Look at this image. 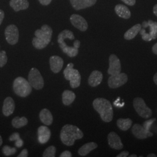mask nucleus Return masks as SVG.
Segmentation results:
<instances>
[{
    "label": "nucleus",
    "instance_id": "1",
    "mask_svg": "<svg viewBox=\"0 0 157 157\" xmlns=\"http://www.w3.org/2000/svg\"><path fill=\"white\" fill-rule=\"evenodd\" d=\"M35 37L32 40V44L34 48L41 50L45 48L50 43L52 29L47 25H44L40 29H37L34 32Z\"/></svg>",
    "mask_w": 157,
    "mask_h": 157
},
{
    "label": "nucleus",
    "instance_id": "46",
    "mask_svg": "<svg viewBox=\"0 0 157 157\" xmlns=\"http://www.w3.org/2000/svg\"><path fill=\"white\" fill-rule=\"evenodd\" d=\"M2 137L0 135V146H2Z\"/></svg>",
    "mask_w": 157,
    "mask_h": 157
},
{
    "label": "nucleus",
    "instance_id": "28",
    "mask_svg": "<svg viewBox=\"0 0 157 157\" xmlns=\"http://www.w3.org/2000/svg\"><path fill=\"white\" fill-rule=\"evenodd\" d=\"M148 27L149 28V33L152 40L156 39L157 38V22H154L151 20L147 21Z\"/></svg>",
    "mask_w": 157,
    "mask_h": 157
},
{
    "label": "nucleus",
    "instance_id": "2",
    "mask_svg": "<svg viewBox=\"0 0 157 157\" xmlns=\"http://www.w3.org/2000/svg\"><path fill=\"white\" fill-rule=\"evenodd\" d=\"M83 137L82 131L78 127L72 124L65 125L60 133L62 143L67 146H73L75 141L82 139Z\"/></svg>",
    "mask_w": 157,
    "mask_h": 157
},
{
    "label": "nucleus",
    "instance_id": "17",
    "mask_svg": "<svg viewBox=\"0 0 157 157\" xmlns=\"http://www.w3.org/2000/svg\"><path fill=\"white\" fill-rule=\"evenodd\" d=\"M15 104L11 97H6L4 101L2 107V113L6 117H9L12 115L15 110Z\"/></svg>",
    "mask_w": 157,
    "mask_h": 157
},
{
    "label": "nucleus",
    "instance_id": "36",
    "mask_svg": "<svg viewBox=\"0 0 157 157\" xmlns=\"http://www.w3.org/2000/svg\"><path fill=\"white\" fill-rule=\"evenodd\" d=\"M72 156V153L69 151H65L61 153L60 155L61 157H71Z\"/></svg>",
    "mask_w": 157,
    "mask_h": 157
},
{
    "label": "nucleus",
    "instance_id": "31",
    "mask_svg": "<svg viewBox=\"0 0 157 157\" xmlns=\"http://www.w3.org/2000/svg\"><path fill=\"white\" fill-rule=\"evenodd\" d=\"M8 61V58L5 51H0V67H3Z\"/></svg>",
    "mask_w": 157,
    "mask_h": 157
},
{
    "label": "nucleus",
    "instance_id": "3",
    "mask_svg": "<svg viewBox=\"0 0 157 157\" xmlns=\"http://www.w3.org/2000/svg\"><path fill=\"white\" fill-rule=\"evenodd\" d=\"M93 105L104 122H109L112 121L113 111L112 105L108 100L103 98H96L93 102Z\"/></svg>",
    "mask_w": 157,
    "mask_h": 157
},
{
    "label": "nucleus",
    "instance_id": "33",
    "mask_svg": "<svg viewBox=\"0 0 157 157\" xmlns=\"http://www.w3.org/2000/svg\"><path fill=\"white\" fill-rule=\"evenodd\" d=\"M20 139V135L18 133H14L10 137V141H17Z\"/></svg>",
    "mask_w": 157,
    "mask_h": 157
},
{
    "label": "nucleus",
    "instance_id": "18",
    "mask_svg": "<svg viewBox=\"0 0 157 157\" xmlns=\"http://www.w3.org/2000/svg\"><path fill=\"white\" fill-rule=\"evenodd\" d=\"M38 140L40 144H45L50 139V130L48 127L41 126L38 129Z\"/></svg>",
    "mask_w": 157,
    "mask_h": 157
},
{
    "label": "nucleus",
    "instance_id": "26",
    "mask_svg": "<svg viewBox=\"0 0 157 157\" xmlns=\"http://www.w3.org/2000/svg\"><path fill=\"white\" fill-rule=\"evenodd\" d=\"M132 121L129 118H120L117 121V125L118 128L121 130L123 131H126L130 129L132 124Z\"/></svg>",
    "mask_w": 157,
    "mask_h": 157
},
{
    "label": "nucleus",
    "instance_id": "41",
    "mask_svg": "<svg viewBox=\"0 0 157 157\" xmlns=\"http://www.w3.org/2000/svg\"><path fill=\"white\" fill-rule=\"evenodd\" d=\"M4 17H5L4 12L2 10H0V25H1V23L3 21Z\"/></svg>",
    "mask_w": 157,
    "mask_h": 157
},
{
    "label": "nucleus",
    "instance_id": "5",
    "mask_svg": "<svg viewBox=\"0 0 157 157\" xmlns=\"http://www.w3.org/2000/svg\"><path fill=\"white\" fill-rule=\"evenodd\" d=\"M73 63H69L63 71V75L67 80H69L71 87L75 89L79 87L81 82V76L77 69L73 68Z\"/></svg>",
    "mask_w": 157,
    "mask_h": 157
},
{
    "label": "nucleus",
    "instance_id": "43",
    "mask_svg": "<svg viewBox=\"0 0 157 157\" xmlns=\"http://www.w3.org/2000/svg\"><path fill=\"white\" fill-rule=\"evenodd\" d=\"M153 12L155 14V15L157 17V4H156L155 6H154V8H153Z\"/></svg>",
    "mask_w": 157,
    "mask_h": 157
},
{
    "label": "nucleus",
    "instance_id": "47",
    "mask_svg": "<svg viewBox=\"0 0 157 157\" xmlns=\"http://www.w3.org/2000/svg\"><path fill=\"white\" fill-rule=\"evenodd\" d=\"M130 157H137V155H136V154H132V155H130L129 156Z\"/></svg>",
    "mask_w": 157,
    "mask_h": 157
},
{
    "label": "nucleus",
    "instance_id": "8",
    "mask_svg": "<svg viewBox=\"0 0 157 157\" xmlns=\"http://www.w3.org/2000/svg\"><path fill=\"white\" fill-rule=\"evenodd\" d=\"M58 43L62 50V51L65 53L69 57H75L78 53V48L80 45V41L79 40H75L73 43V47H70L65 43V40L58 39Z\"/></svg>",
    "mask_w": 157,
    "mask_h": 157
},
{
    "label": "nucleus",
    "instance_id": "34",
    "mask_svg": "<svg viewBox=\"0 0 157 157\" xmlns=\"http://www.w3.org/2000/svg\"><path fill=\"white\" fill-rule=\"evenodd\" d=\"M119 101H120V98L119 97L116 101H114V102H113L114 105H115V107H118V108H121V107H124V102L120 103Z\"/></svg>",
    "mask_w": 157,
    "mask_h": 157
},
{
    "label": "nucleus",
    "instance_id": "15",
    "mask_svg": "<svg viewBox=\"0 0 157 157\" xmlns=\"http://www.w3.org/2000/svg\"><path fill=\"white\" fill-rule=\"evenodd\" d=\"M70 2L75 10H80L94 6L97 0H70Z\"/></svg>",
    "mask_w": 157,
    "mask_h": 157
},
{
    "label": "nucleus",
    "instance_id": "40",
    "mask_svg": "<svg viewBox=\"0 0 157 157\" xmlns=\"http://www.w3.org/2000/svg\"><path fill=\"white\" fill-rule=\"evenodd\" d=\"M129 155V152L122 151L121 153H120L119 155H118L117 157H126Z\"/></svg>",
    "mask_w": 157,
    "mask_h": 157
},
{
    "label": "nucleus",
    "instance_id": "20",
    "mask_svg": "<svg viewBox=\"0 0 157 157\" xmlns=\"http://www.w3.org/2000/svg\"><path fill=\"white\" fill-rule=\"evenodd\" d=\"M10 5L16 12L28 9L29 2L28 0H11Z\"/></svg>",
    "mask_w": 157,
    "mask_h": 157
},
{
    "label": "nucleus",
    "instance_id": "30",
    "mask_svg": "<svg viewBox=\"0 0 157 157\" xmlns=\"http://www.w3.org/2000/svg\"><path fill=\"white\" fill-rule=\"evenodd\" d=\"M2 151L6 156H10L16 153L17 149L15 148H11L9 146H6L3 147Z\"/></svg>",
    "mask_w": 157,
    "mask_h": 157
},
{
    "label": "nucleus",
    "instance_id": "38",
    "mask_svg": "<svg viewBox=\"0 0 157 157\" xmlns=\"http://www.w3.org/2000/svg\"><path fill=\"white\" fill-rule=\"evenodd\" d=\"M23 145V141L20 138L17 140L15 141V146L17 148H21Z\"/></svg>",
    "mask_w": 157,
    "mask_h": 157
},
{
    "label": "nucleus",
    "instance_id": "27",
    "mask_svg": "<svg viewBox=\"0 0 157 157\" xmlns=\"http://www.w3.org/2000/svg\"><path fill=\"white\" fill-rule=\"evenodd\" d=\"M28 123V119L23 117H17L13 118L12 121V124L15 128H21L23 126H26Z\"/></svg>",
    "mask_w": 157,
    "mask_h": 157
},
{
    "label": "nucleus",
    "instance_id": "37",
    "mask_svg": "<svg viewBox=\"0 0 157 157\" xmlns=\"http://www.w3.org/2000/svg\"><path fill=\"white\" fill-rule=\"evenodd\" d=\"M28 156V151L27 149L23 150L22 152L19 154V155L17 156L18 157H27Z\"/></svg>",
    "mask_w": 157,
    "mask_h": 157
},
{
    "label": "nucleus",
    "instance_id": "9",
    "mask_svg": "<svg viewBox=\"0 0 157 157\" xmlns=\"http://www.w3.org/2000/svg\"><path fill=\"white\" fill-rule=\"evenodd\" d=\"M128 80L126 74L120 73L115 75H111L108 78V84L110 88L117 89L125 84Z\"/></svg>",
    "mask_w": 157,
    "mask_h": 157
},
{
    "label": "nucleus",
    "instance_id": "7",
    "mask_svg": "<svg viewBox=\"0 0 157 157\" xmlns=\"http://www.w3.org/2000/svg\"><path fill=\"white\" fill-rule=\"evenodd\" d=\"M133 107L135 111L141 118H150L152 115L151 109L146 105L144 100L141 98H136L133 101Z\"/></svg>",
    "mask_w": 157,
    "mask_h": 157
},
{
    "label": "nucleus",
    "instance_id": "45",
    "mask_svg": "<svg viewBox=\"0 0 157 157\" xmlns=\"http://www.w3.org/2000/svg\"><path fill=\"white\" fill-rule=\"evenodd\" d=\"M148 157H157V155L155 154H150L147 155Z\"/></svg>",
    "mask_w": 157,
    "mask_h": 157
},
{
    "label": "nucleus",
    "instance_id": "19",
    "mask_svg": "<svg viewBox=\"0 0 157 157\" xmlns=\"http://www.w3.org/2000/svg\"><path fill=\"white\" fill-rule=\"evenodd\" d=\"M103 78V75L101 72L98 71H94L91 73L88 83L91 87H96L100 84Z\"/></svg>",
    "mask_w": 157,
    "mask_h": 157
},
{
    "label": "nucleus",
    "instance_id": "29",
    "mask_svg": "<svg viewBox=\"0 0 157 157\" xmlns=\"http://www.w3.org/2000/svg\"><path fill=\"white\" fill-rule=\"evenodd\" d=\"M56 148L54 146H50L45 149V151L43 153V157H54L56 156Z\"/></svg>",
    "mask_w": 157,
    "mask_h": 157
},
{
    "label": "nucleus",
    "instance_id": "25",
    "mask_svg": "<svg viewBox=\"0 0 157 157\" xmlns=\"http://www.w3.org/2000/svg\"><path fill=\"white\" fill-rule=\"evenodd\" d=\"M97 146L98 145L94 142L88 143L80 148L78 151V154L81 156H86L89 152L95 149Z\"/></svg>",
    "mask_w": 157,
    "mask_h": 157
},
{
    "label": "nucleus",
    "instance_id": "13",
    "mask_svg": "<svg viewBox=\"0 0 157 157\" xmlns=\"http://www.w3.org/2000/svg\"><path fill=\"white\" fill-rule=\"evenodd\" d=\"M132 132L133 135L139 139H144L153 136L150 130L145 129L139 124H135L132 127Z\"/></svg>",
    "mask_w": 157,
    "mask_h": 157
},
{
    "label": "nucleus",
    "instance_id": "16",
    "mask_svg": "<svg viewBox=\"0 0 157 157\" xmlns=\"http://www.w3.org/2000/svg\"><path fill=\"white\" fill-rule=\"evenodd\" d=\"M50 65L51 70L54 73H59L63 67V61L60 56H51L50 58Z\"/></svg>",
    "mask_w": 157,
    "mask_h": 157
},
{
    "label": "nucleus",
    "instance_id": "22",
    "mask_svg": "<svg viewBox=\"0 0 157 157\" xmlns=\"http://www.w3.org/2000/svg\"><path fill=\"white\" fill-rule=\"evenodd\" d=\"M115 11L118 16L124 19H128L131 17V12L128 8L122 4H118L115 6Z\"/></svg>",
    "mask_w": 157,
    "mask_h": 157
},
{
    "label": "nucleus",
    "instance_id": "32",
    "mask_svg": "<svg viewBox=\"0 0 157 157\" xmlns=\"http://www.w3.org/2000/svg\"><path fill=\"white\" fill-rule=\"evenodd\" d=\"M155 120H156L155 119H150V120L147 121L143 124V127L145 129H147V130H150V129L151 128V126L152 124H153L154 121H155Z\"/></svg>",
    "mask_w": 157,
    "mask_h": 157
},
{
    "label": "nucleus",
    "instance_id": "24",
    "mask_svg": "<svg viewBox=\"0 0 157 157\" xmlns=\"http://www.w3.org/2000/svg\"><path fill=\"white\" fill-rule=\"evenodd\" d=\"M76 98V95L73 91L65 90L62 93V102L65 105H71Z\"/></svg>",
    "mask_w": 157,
    "mask_h": 157
},
{
    "label": "nucleus",
    "instance_id": "42",
    "mask_svg": "<svg viewBox=\"0 0 157 157\" xmlns=\"http://www.w3.org/2000/svg\"><path fill=\"white\" fill-rule=\"evenodd\" d=\"M152 51L154 54L157 55V43L153 45V47L152 48Z\"/></svg>",
    "mask_w": 157,
    "mask_h": 157
},
{
    "label": "nucleus",
    "instance_id": "23",
    "mask_svg": "<svg viewBox=\"0 0 157 157\" xmlns=\"http://www.w3.org/2000/svg\"><path fill=\"white\" fill-rule=\"evenodd\" d=\"M142 26L140 24H136L135 26H133L132 28L129 29L124 34V39L127 40L134 39L136 35L139 33L140 30L141 29Z\"/></svg>",
    "mask_w": 157,
    "mask_h": 157
},
{
    "label": "nucleus",
    "instance_id": "14",
    "mask_svg": "<svg viewBox=\"0 0 157 157\" xmlns=\"http://www.w3.org/2000/svg\"><path fill=\"white\" fill-rule=\"evenodd\" d=\"M108 141L109 146L115 150H121L124 145L120 137L116 133L112 132L108 136Z\"/></svg>",
    "mask_w": 157,
    "mask_h": 157
},
{
    "label": "nucleus",
    "instance_id": "35",
    "mask_svg": "<svg viewBox=\"0 0 157 157\" xmlns=\"http://www.w3.org/2000/svg\"><path fill=\"white\" fill-rule=\"evenodd\" d=\"M124 4L129 6H133L136 4V0H121Z\"/></svg>",
    "mask_w": 157,
    "mask_h": 157
},
{
    "label": "nucleus",
    "instance_id": "6",
    "mask_svg": "<svg viewBox=\"0 0 157 157\" xmlns=\"http://www.w3.org/2000/svg\"><path fill=\"white\" fill-rule=\"evenodd\" d=\"M28 81L32 87L36 90H41L44 87V79L39 71L33 67L30 71L28 75Z\"/></svg>",
    "mask_w": 157,
    "mask_h": 157
},
{
    "label": "nucleus",
    "instance_id": "4",
    "mask_svg": "<svg viewBox=\"0 0 157 157\" xmlns=\"http://www.w3.org/2000/svg\"><path fill=\"white\" fill-rule=\"evenodd\" d=\"M13 89L17 95L21 97L28 96L32 91V86L29 81L22 77H18L15 79L13 83Z\"/></svg>",
    "mask_w": 157,
    "mask_h": 157
},
{
    "label": "nucleus",
    "instance_id": "21",
    "mask_svg": "<svg viewBox=\"0 0 157 157\" xmlns=\"http://www.w3.org/2000/svg\"><path fill=\"white\" fill-rule=\"evenodd\" d=\"M39 117L40 121L45 125L50 126L53 122L52 113L48 109L44 108L42 109L40 112Z\"/></svg>",
    "mask_w": 157,
    "mask_h": 157
},
{
    "label": "nucleus",
    "instance_id": "44",
    "mask_svg": "<svg viewBox=\"0 0 157 157\" xmlns=\"http://www.w3.org/2000/svg\"><path fill=\"white\" fill-rule=\"evenodd\" d=\"M154 82L155 83L156 85H157V73L155 74L154 76Z\"/></svg>",
    "mask_w": 157,
    "mask_h": 157
},
{
    "label": "nucleus",
    "instance_id": "39",
    "mask_svg": "<svg viewBox=\"0 0 157 157\" xmlns=\"http://www.w3.org/2000/svg\"><path fill=\"white\" fill-rule=\"evenodd\" d=\"M40 3L43 6H48L50 4L52 0H39Z\"/></svg>",
    "mask_w": 157,
    "mask_h": 157
},
{
    "label": "nucleus",
    "instance_id": "10",
    "mask_svg": "<svg viewBox=\"0 0 157 157\" xmlns=\"http://www.w3.org/2000/svg\"><path fill=\"white\" fill-rule=\"evenodd\" d=\"M5 36L6 41L11 45H15L19 41V30L14 25L8 26L5 30Z\"/></svg>",
    "mask_w": 157,
    "mask_h": 157
},
{
    "label": "nucleus",
    "instance_id": "12",
    "mask_svg": "<svg viewBox=\"0 0 157 157\" xmlns=\"http://www.w3.org/2000/svg\"><path fill=\"white\" fill-rule=\"evenodd\" d=\"M70 21L73 26L82 32H85L88 29V23L86 20L79 15L72 14L70 17Z\"/></svg>",
    "mask_w": 157,
    "mask_h": 157
},
{
    "label": "nucleus",
    "instance_id": "11",
    "mask_svg": "<svg viewBox=\"0 0 157 157\" xmlns=\"http://www.w3.org/2000/svg\"><path fill=\"white\" fill-rule=\"evenodd\" d=\"M109 67L108 73L110 75H115L121 73V64L118 56L115 54H111L109 57Z\"/></svg>",
    "mask_w": 157,
    "mask_h": 157
}]
</instances>
